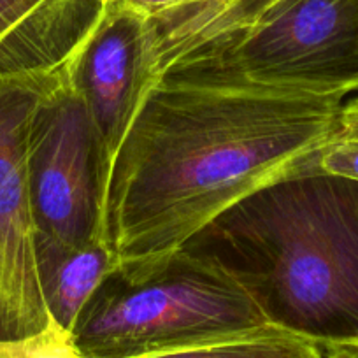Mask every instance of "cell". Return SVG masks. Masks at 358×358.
<instances>
[{"label":"cell","instance_id":"cell-1","mask_svg":"<svg viewBox=\"0 0 358 358\" xmlns=\"http://www.w3.org/2000/svg\"><path fill=\"white\" fill-rule=\"evenodd\" d=\"M344 95L165 74L109 176L104 237L120 262L179 250L225 209L301 172L339 134Z\"/></svg>","mask_w":358,"mask_h":358},{"label":"cell","instance_id":"cell-2","mask_svg":"<svg viewBox=\"0 0 358 358\" xmlns=\"http://www.w3.org/2000/svg\"><path fill=\"white\" fill-rule=\"evenodd\" d=\"M181 248L227 268L267 322L358 343V181L301 171L258 188Z\"/></svg>","mask_w":358,"mask_h":358},{"label":"cell","instance_id":"cell-3","mask_svg":"<svg viewBox=\"0 0 358 358\" xmlns=\"http://www.w3.org/2000/svg\"><path fill=\"white\" fill-rule=\"evenodd\" d=\"M271 325L250 292L215 260L179 248L120 262L72 329L86 358H146Z\"/></svg>","mask_w":358,"mask_h":358},{"label":"cell","instance_id":"cell-4","mask_svg":"<svg viewBox=\"0 0 358 358\" xmlns=\"http://www.w3.org/2000/svg\"><path fill=\"white\" fill-rule=\"evenodd\" d=\"M165 74L358 94V0H299L265 25L185 58Z\"/></svg>","mask_w":358,"mask_h":358},{"label":"cell","instance_id":"cell-5","mask_svg":"<svg viewBox=\"0 0 358 358\" xmlns=\"http://www.w3.org/2000/svg\"><path fill=\"white\" fill-rule=\"evenodd\" d=\"M111 167L104 139L69 83L62 60L29 127L27 171L37 232L69 246L106 239L102 227Z\"/></svg>","mask_w":358,"mask_h":358},{"label":"cell","instance_id":"cell-6","mask_svg":"<svg viewBox=\"0 0 358 358\" xmlns=\"http://www.w3.org/2000/svg\"><path fill=\"white\" fill-rule=\"evenodd\" d=\"M58 67L0 76V343L25 339L51 323L37 278L27 143L34 109Z\"/></svg>","mask_w":358,"mask_h":358},{"label":"cell","instance_id":"cell-7","mask_svg":"<svg viewBox=\"0 0 358 358\" xmlns=\"http://www.w3.org/2000/svg\"><path fill=\"white\" fill-rule=\"evenodd\" d=\"M64 67L115 162L148 90L157 83L148 11L130 0L104 2L64 58Z\"/></svg>","mask_w":358,"mask_h":358},{"label":"cell","instance_id":"cell-8","mask_svg":"<svg viewBox=\"0 0 358 358\" xmlns=\"http://www.w3.org/2000/svg\"><path fill=\"white\" fill-rule=\"evenodd\" d=\"M299 0H185L150 15L157 81L188 57L250 34Z\"/></svg>","mask_w":358,"mask_h":358},{"label":"cell","instance_id":"cell-9","mask_svg":"<svg viewBox=\"0 0 358 358\" xmlns=\"http://www.w3.org/2000/svg\"><path fill=\"white\" fill-rule=\"evenodd\" d=\"M36 265L51 322L65 332H72L79 313L102 281L118 267L120 258L106 239H95L85 246H69L37 232Z\"/></svg>","mask_w":358,"mask_h":358},{"label":"cell","instance_id":"cell-10","mask_svg":"<svg viewBox=\"0 0 358 358\" xmlns=\"http://www.w3.org/2000/svg\"><path fill=\"white\" fill-rule=\"evenodd\" d=\"M83 0H0V76L27 71L48 37Z\"/></svg>","mask_w":358,"mask_h":358},{"label":"cell","instance_id":"cell-11","mask_svg":"<svg viewBox=\"0 0 358 358\" xmlns=\"http://www.w3.org/2000/svg\"><path fill=\"white\" fill-rule=\"evenodd\" d=\"M146 358H323L318 343L267 325L244 336Z\"/></svg>","mask_w":358,"mask_h":358},{"label":"cell","instance_id":"cell-12","mask_svg":"<svg viewBox=\"0 0 358 358\" xmlns=\"http://www.w3.org/2000/svg\"><path fill=\"white\" fill-rule=\"evenodd\" d=\"M0 358H86L72 341V334L51 322L39 334L0 343Z\"/></svg>","mask_w":358,"mask_h":358},{"label":"cell","instance_id":"cell-13","mask_svg":"<svg viewBox=\"0 0 358 358\" xmlns=\"http://www.w3.org/2000/svg\"><path fill=\"white\" fill-rule=\"evenodd\" d=\"M306 171L343 176L358 181V139L336 137L318 150Z\"/></svg>","mask_w":358,"mask_h":358},{"label":"cell","instance_id":"cell-14","mask_svg":"<svg viewBox=\"0 0 358 358\" xmlns=\"http://www.w3.org/2000/svg\"><path fill=\"white\" fill-rule=\"evenodd\" d=\"M337 137L358 139V97L344 101L339 116V134Z\"/></svg>","mask_w":358,"mask_h":358},{"label":"cell","instance_id":"cell-15","mask_svg":"<svg viewBox=\"0 0 358 358\" xmlns=\"http://www.w3.org/2000/svg\"><path fill=\"white\" fill-rule=\"evenodd\" d=\"M325 358H358V343L320 344Z\"/></svg>","mask_w":358,"mask_h":358},{"label":"cell","instance_id":"cell-16","mask_svg":"<svg viewBox=\"0 0 358 358\" xmlns=\"http://www.w3.org/2000/svg\"><path fill=\"white\" fill-rule=\"evenodd\" d=\"M130 2L143 8L144 11H148V15H155V13L164 11V9L172 8L176 4H181L185 0H130Z\"/></svg>","mask_w":358,"mask_h":358},{"label":"cell","instance_id":"cell-17","mask_svg":"<svg viewBox=\"0 0 358 358\" xmlns=\"http://www.w3.org/2000/svg\"><path fill=\"white\" fill-rule=\"evenodd\" d=\"M102 2H109V0H102Z\"/></svg>","mask_w":358,"mask_h":358},{"label":"cell","instance_id":"cell-18","mask_svg":"<svg viewBox=\"0 0 358 358\" xmlns=\"http://www.w3.org/2000/svg\"><path fill=\"white\" fill-rule=\"evenodd\" d=\"M323 358H325V357H323Z\"/></svg>","mask_w":358,"mask_h":358}]
</instances>
